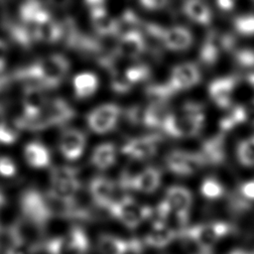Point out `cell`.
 Returning a JSON list of instances; mask_svg holds the SVG:
<instances>
[{"label":"cell","instance_id":"obj_1","mask_svg":"<svg viewBox=\"0 0 254 254\" xmlns=\"http://www.w3.org/2000/svg\"><path fill=\"white\" fill-rule=\"evenodd\" d=\"M69 70L68 60L60 54H53L17 70L13 77L34 80L44 88L59 86Z\"/></svg>","mask_w":254,"mask_h":254},{"label":"cell","instance_id":"obj_2","mask_svg":"<svg viewBox=\"0 0 254 254\" xmlns=\"http://www.w3.org/2000/svg\"><path fill=\"white\" fill-rule=\"evenodd\" d=\"M204 120L202 104L189 101L184 103L178 111H171L161 128L174 138H190L200 132Z\"/></svg>","mask_w":254,"mask_h":254},{"label":"cell","instance_id":"obj_3","mask_svg":"<svg viewBox=\"0 0 254 254\" xmlns=\"http://www.w3.org/2000/svg\"><path fill=\"white\" fill-rule=\"evenodd\" d=\"M75 116L74 109L64 99L57 97L48 99L43 109L33 115H22L15 120L16 125L21 129L29 131H40L53 126L63 125Z\"/></svg>","mask_w":254,"mask_h":254},{"label":"cell","instance_id":"obj_4","mask_svg":"<svg viewBox=\"0 0 254 254\" xmlns=\"http://www.w3.org/2000/svg\"><path fill=\"white\" fill-rule=\"evenodd\" d=\"M107 208L113 217L130 229H134L142 222V220L153 214V209L151 207L140 206L128 195L119 200H113Z\"/></svg>","mask_w":254,"mask_h":254},{"label":"cell","instance_id":"obj_5","mask_svg":"<svg viewBox=\"0 0 254 254\" xmlns=\"http://www.w3.org/2000/svg\"><path fill=\"white\" fill-rule=\"evenodd\" d=\"M230 226L224 222H212L183 228L180 235L197 244L199 249L211 250V247L230 231Z\"/></svg>","mask_w":254,"mask_h":254},{"label":"cell","instance_id":"obj_6","mask_svg":"<svg viewBox=\"0 0 254 254\" xmlns=\"http://www.w3.org/2000/svg\"><path fill=\"white\" fill-rule=\"evenodd\" d=\"M235 47V38L230 34H220L212 31L207 34L202 42L198 57L205 65H213L217 63L222 52L232 51Z\"/></svg>","mask_w":254,"mask_h":254},{"label":"cell","instance_id":"obj_7","mask_svg":"<svg viewBox=\"0 0 254 254\" xmlns=\"http://www.w3.org/2000/svg\"><path fill=\"white\" fill-rule=\"evenodd\" d=\"M20 207L24 217L43 227L53 217L45 194L36 190H28L22 194Z\"/></svg>","mask_w":254,"mask_h":254},{"label":"cell","instance_id":"obj_8","mask_svg":"<svg viewBox=\"0 0 254 254\" xmlns=\"http://www.w3.org/2000/svg\"><path fill=\"white\" fill-rule=\"evenodd\" d=\"M121 115L117 104L105 103L92 109L86 116L88 128L96 134H104L113 130Z\"/></svg>","mask_w":254,"mask_h":254},{"label":"cell","instance_id":"obj_9","mask_svg":"<svg viewBox=\"0 0 254 254\" xmlns=\"http://www.w3.org/2000/svg\"><path fill=\"white\" fill-rule=\"evenodd\" d=\"M166 165L176 175L190 176L204 166L205 163L199 153L175 150L167 155Z\"/></svg>","mask_w":254,"mask_h":254},{"label":"cell","instance_id":"obj_10","mask_svg":"<svg viewBox=\"0 0 254 254\" xmlns=\"http://www.w3.org/2000/svg\"><path fill=\"white\" fill-rule=\"evenodd\" d=\"M200 78L201 73L195 64L182 63L172 68L168 82L178 93L195 86Z\"/></svg>","mask_w":254,"mask_h":254},{"label":"cell","instance_id":"obj_11","mask_svg":"<svg viewBox=\"0 0 254 254\" xmlns=\"http://www.w3.org/2000/svg\"><path fill=\"white\" fill-rule=\"evenodd\" d=\"M162 137L158 134H150L136 137L127 141L121 152L134 160H145L153 157L158 150Z\"/></svg>","mask_w":254,"mask_h":254},{"label":"cell","instance_id":"obj_12","mask_svg":"<svg viewBox=\"0 0 254 254\" xmlns=\"http://www.w3.org/2000/svg\"><path fill=\"white\" fill-rule=\"evenodd\" d=\"M43 226L29 220L26 217L17 219L9 228L12 241L24 242L37 248L42 246Z\"/></svg>","mask_w":254,"mask_h":254},{"label":"cell","instance_id":"obj_13","mask_svg":"<svg viewBox=\"0 0 254 254\" xmlns=\"http://www.w3.org/2000/svg\"><path fill=\"white\" fill-rule=\"evenodd\" d=\"M166 200L168 201L172 212L178 217L180 223L185 226L188 222L190 209L192 203V195L190 191L181 186L170 187L166 191Z\"/></svg>","mask_w":254,"mask_h":254},{"label":"cell","instance_id":"obj_14","mask_svg":"<svg viewBox=\"0 0 254 254\" xmlns=\"http://www.w3.org/2000/svg\"><path fill=\"white\" fill-rule=\"evenodd\" d=\"M237 78L234 75H226L212 80L208 84V95L216 106L227 109L231 106L232 93L237 85Z\"/></svg>","mask_w":254,"mask_h":254},{"label":"cell","instance_id":"obj_15","mask_svg":"<svg viewBox=\"0 0 254 254\" xmlns=\"http://www.w3.org/2000/svg\"><path fill=\"white\" fill-rule=\"evenodd\" d=\"M162 45L173 52H183L190 49L193 43L192 33L184 26L162 28Z\"/></svg>","mask_w":254,"mask_h":254},{"label":"cell","instance_id":"obj_16","mask_svg":"<svg viewBox=\"0 0 254 254\" xmlns=\"http://www.w3.org/2000/svg\"><path fill=\"white\" fill-rule=\"evenodd\" d=\"M147 49V42L142 31H135L118 37L115 53L123 59L136 60Z\"/></svg>","mask_w":254,"mask_h":254},{"label":"cell","instance_id":"obj_17","mask_svg":"<svg viewBox=\"0 0 254 254\" xmlns=\"http://www.w3.org/2000/svg\"><path fill=\"white\" fill-rule=\"evenodd\" d=\"M86 137L78 129L67 128L61 134L60 150L63 156L70 161L78 159L85 148Z\"/></svg>","mask_w":254,"mask_h":254},{"label":"cell","instance_id":"obj_18","mask_svg":"<svg viewBox=\"0 0 254 254\" xmlns=\"http://www.w3.org/2000/svg\"><path fill=\"white\" fill-rule=\"evenodd\" d=\"M44 89V87L36 83L25 86L22 101L24 116H33L43 109L48 101Z\"/></svg>","mask_w":254,"mask_h":254},{"label":"cell","instance_id":"obj_19","mask_svg":"<svg viewBox=\"0 0 254 254\" xmlns=\"http://www.w3.org/2000/svg\"><path fill=\"white\" fill-rule=\"evenodd\" d=\"M89 191L94 202L98 206L107 208L108 205L113 201L115 185L109 179L104 177H96L90 183Z\"/></svg>","mask_w":254,"mask_h":254},{"label":"cell","instance_id":"obj_20","mask_svg":"<svg viewBox=\"0 0 254 254\" xmlns=\"http://www.w3.org/2000/svg\"><path fill=\"white\" fill-rule=\"evenodd\" d=\"M19 14L21 22L31 27L52 17L48 9L40 0H26L20 6Z\"/></svg>","mask_w":254,"mask_h":254},{"label":"cell","instance_id":"obj_21","mask_svg":"<svg viewBox=\"0 0 254 254\" xmlns=\"http://www.w3.org/2000/svg\"><path fill=\"white\" fill-rule=\"evenodd\" d=\"M182 9L184 14L192 22L208 25L212 19V12L204 0H184Z\"/></svg>","mask_w":254,"mask_h":254},{"label":"cell","instance_id":"obj_22","mask_svg":"<svg viewBox=\"0 0 254 254\" xmlns=\"http://www.w3.org/2000/svg\"><path fill=\"white\" fill-rule=\"evenodd\" d=\"M160 183L161 172L154 167H147L135 176L132 183V190L151 193L158 189Z\"/></svg>","mask_w":254,"mask_h":254},{"label":"cell","instance_id":"obj_23","mask_svg":"<svg viewBox=\"0 0 254 254\" xmlns=\"http://www.w3.org/2000/svg\"><path fill=\"white\" fill-rule=\"evenodd\" d=\"M37 42L46 44H55L62 40L63 28L62 24L56 21L53 17L35 25L33 27Z\"/></svg>","mask_w":254,"mask_h":254},{"label":"cell","instance_id":"obj_24","mask_svg":"<svg viewBox=\"0 0 254 254\" xmlns=\"http://www.w3.org/2000/svg\"><path fill=\"white\" fill-rule=\"evenodd\" d=\"M171 113L168 102L165 101H151V103L144 107L143 125L155 128L162 127L166 118Z\"/></svg>","mask_w":254,"mask_h":254},{"label":"cell","instance_id":"obj_25","mask_svg":"<svg viewBox=\"0 0 254 254\" xmlns=\"http://www.w3.org/2000/svg\"><path fill=\"white\" fill-rule=\"evenodd\" d=\"M199 154L202 157L205 165L206 164L217 165L221 163L225 155L223 135L219 134L206 140L202 144Z\"/></svg>","mask_w":254,"mask_h":254},{"label":"cell","instance_id":"obj_26","mask_svg":"<svg viewBox=\"0 0 254 254\" xmlns=\"http://www.w3.org/2000/svg\"><path fill=\"white\" fill-rule=\"evenodd\" d=\"M99 85L98 78L93 72H80L74 75L72 87L74 95L78 99H85L92 96Z\"/></svg>","mask_w":254,"mask_h":254},{"label":"cell","instance_id":"obj_27","mask_svg":"<svg viewBox=\"0 0 254 254\" xmlns=\"http://www.w3.org/2000/svg\"><path fill=\"white\" fill-rule=\"evenodd\" d=\"M90 20L95 32L100 36H115L116 19H114L105 7L90 10Z\"/></svg>","mask_w":254,"mask_h":254},{"label":"cell","instance_id":"obj_28","mask_svg":"<svg viewBox=\"0 0 254 254\" xmlns=\"http://www.w3.org/2000/svg\"><path fill=\"white\" fill-rule=\"evenodd\" d=\"M177 237V232L166 226L162 221H156L153 229L146 235L144 241L147 245L162 248L170 244Z\"/></svg>","mask_w":254,"mask_h":254},{"label":"cell","instance_id":"obj_29","mask_svg":"<svg viewBox=\"0 0 254 254\" xmlns=\"http://www.w3.org/2000/svg\"><path fill=\"white\" fill-rule=\"evenodd\" d=\"M88 247L87 235L80 227H72L64 237V254H85Z\"/></svg>","mask_w":254,"mask_h":254},{"label":"cell","instance_id":"obj_30","mask_svg":"<svg viewBox=\"0 0 254 254\" xmlns=\"http://www.w3.org/2000/svg\"><path fill=\"white\" fill-rule=\"evenodd\" d=\"M24 156L26 162L34 168H44L50 164V152L40 142H30L25 146Z\"/></svg>","mask_w":254,"mask_h":254},{"label":"cell","instance_id":"obj_31","mask_svg":"<svg viewBox=\"0 0 254 254\" xmlns=\"http://www.w3.org/2000/svg\"><path fill=\"white\" fill-rule=\"evenodd\" d=\"M6 29L10 37L19 45L26 49H29L33 46L34 43L37 42L33 27L24 24V23H8L6 25Z\"/></svg>","mask_w":254,"mask_h":254},{"label":"cell","instance_id":"obj_32","mask_svg":"<svg viewBox=\"0 0 254 254\" xmlns=\"http://www.w3.org/2000/svg\"><path fill=\"white\" fill-rule=\"evenodd\" d=\"M116 159V149L112 143H102L95 147L91 156L92 164L99 170H106Z\"/></svg>","mask_w":254,"mask_h":254},{"label":"cell","instance_id":"obj_33","mask_svg":"<svg viewBox=\"0 0 254 254\" xmlns=\"http://www.w3.org/2000/svg\"><path fill=\"white\" fill-rule=\"evenodd\" d=\"M97 247L101 254H126L129 250V243L121 238L103 234L98 238Z\"/></svg>","mask_w":254,"mask_h":254},{"label":"cell","instance_id":"obj_34","mask_svg":"<svg viewBox=\"0 0 254 254\" xmlns=\"http://www.w3.org/2000/svg\"><path fill=\"white\" fill-rule=\"evenodd\" d=\"M246 122L245 109L243 105H231L219 121L221 132H228L237 125Z\"/></svg>","mask_w":254,"mask_h":254},{"label":"cell","instance_id":"obj_35","mask_svg":"<svg viewBox=\"0 0 254 254\" xmlns=\"http://www.w3.org/2000/svg\"><path fill=\"white\" fill-rule=\"evenodd\" d=\"M80 187L81 184L79 180L75 178L62 182H51V188L49 191L59 197L72 200L74 199L77 191L80 190Z\"/></svg>","mask_w":254,"mask_h":254},{"label":"cell","instance_id":"obj_36","mask_svg":"<svg viewBox=\"0 0 254 254\" xmlns=\"http://www.w3.org/2000/svg\"><path fill=\"white\" fill-rule=\"evenodd\" d=\"M142 24L139 17L132 10H126L116 19L115 36L120 37L131 32L141 31Z\"/></svg>","mask_w":254,"mask_h":254},{"label":"cell","instance_id":"obj_37","mask_svg":"<svg viewBox=\"0 0 254 254\" xmlns=\"http://www.w3.org/2000/svg\"><path fill=\"white\" fill-rule=\"evenodd\" d=\"M176 93L177 92L173 89L168 81L165 83L150 84L146 88V94L151 99V101L168 102V100Z\"/></svg>","mask_w":254,"mask_h":254},{"label":"cell","instance_id":"obj_38","mask_svg":"<svg viewBox=\"0 0 254 254\" xmlns=\"http://www.w3.org/2000/svg\"><path fill=\"white\" fill-rule=\"evenodd\" d=\"M237 158L246 167H254V135L242 140L237 146Z\"/></svg>","mask_w":254,"mask_h":254},{"label":"cell","instance_id":"obj_39","mask_svg":"<svg viewBox=\"0 0 254 254\" xmlns=\"http://www.w3.org/2000/svg\"><path fill=\"white\" fill-rule=\"evenodd\" d=\"M110 86L111 89L119 94L127 93L131 90L133 84L130 82V80L127 78L124 70L116 69L112 72H110Z\"/></svg>","mask_w":254,"mask_h":254},{"label":"cell","instance_id":"obj_40","mask_svg":"<svg viewBox=\"0 0 254 254\" xmlns=\"http://www.w3.org/2000/svg\"><path fill=\"white\" fill-rule=\"evenodd\" d=\"M124 72L130 82L135 85L146 80L151 75V68L145 64H135L125 68Z\"/></svg>","mask_w":254,"mask_h":254},{"label":"cell","instance_id":"obj_41","mask_svg":"<svg viewBox=\"0 0 254 254\" xmlns=\"http://www.w3.org/2000/svg\"><path fill=\"white\" fill-rule=\"evenodd\" d=\"M235 31L245 37L254 36V14H244L237 16L233 20Z\"/></svg>","mask_w":254,"mask_h":254},{"label":"cell","instance_id":"obj_42","mask_svg":"<svg viewBox=\"0 0 254 254\" xmlns=\"http://www.w3.org/2000/svg\"><path fill=\"white\" fill-rule=\"evenodd\" d=\"M200 192L204 197L208 199H215L223 194L224 189L215 179L207 178L202 182L200 186Z\"/></svg>","mask_w":254,"mask_h":254},{"label":"cell","instance_id":"obj_43","mask_svg":"<svg viewBox=\"0 0 254 254\" xmlns=\"http://www.w3.org/2000/svg\"><path fill=\"white\" fill-rule=\"evenodd\" d=\"M233 59L237 65L242 68L254 69V50L243 48L233 52Z\"/></svg>","mask_w":254,"mask_h":254},{"label":"cell","instance_id":"obj_44","mask_svg":"<svg viewBox=\"0 0 254 254\" xmlns=\"http://www.w3.org/2000/svg\"><path fill=\"white\" fill-rule=\"evenodd\" d=\"M19 127L16 123L0 122V143L10 145L17 141L19 137Z\"/></svg>","mask_w":254,"mask_h":254},{"label":"cell","instance_id":"obj_45","mask_svg":"<svg viewBox=\"0 0 254 254\" xmlns=\"http://www.w3.org/2000/svg\"><path fill=\"white\" fill-rule=\"evenodd\" d=\"M78 170L73 167L62 166V167H54L50 173L51 182H62L66 180H71L77 178Z\"/></svg>","mask_w":254,"mask_h":254},{"label":"cell","instance_id":"obj_46","mask_svg":"<svg viewBox=\"0 0 254 254\" xmlns=\"http://www.w3.org/2000/svg\"><path fill=\"white\" fill-rule=\"evenodd\" d=\"M39 248L24 243L12 241V244L7 248L5 254H35Z\"/></svg>","mask_w":254,"mask_h":254},{"label":"cell","instance_id":"obj_47","mask_svg":"<svg viewBox=\"0 0 254 254\" xmlns=\"http://www.w3.org/2000/svg\"><path fill=\"white\" fill-rule=\"evenodd\" d=\"M143 113H144V107L136 105L129 107L126 110L125 116L129 122L132 124H137V125H143Z\"/></svg>","mask_w":254,"mask_h":254},{"label":"cell","instance_id":"obj_48","mask_svg":"<svg viewBox=\"0 0 254 254\" xmlns=\"http://www.w3.org/2000/svg\"><path fill=\"white\" fill-rule=\"evenodd\" d=\"M16 165L10 159L6 156L0 157V175L3 177H12L16 174Z\"/></svg>","mask_w":254,"mask_h":254},{"label":"cell","instance_id":"obj_49","mask_svg":"<svg viewBox=\"0 0 254 254\" xmlns=\"http://www.w3.org/2000/svg\"><path fill=\"white\" fill-rule=\"evenodd\" d=\"M139 2L145 9L157 11L165 8L168 5L169 0H139Z\"/></svg>","mask_w":254,"mask_h":254},{"label":"cell","instance_id":"obj_50","mask_svg":"<svg viewBox=\"0 0 254 254\" xmlns=\"http://www.w3.org/2000/svg\"><path fill=\"white\" fill-rule=\"evenodd\" d=\"M240 193L242 197L254 200V180L242 184L240 187Z\"/></svg>","mask_w":254,"mask_h":254},{"label":"cell","instance_id":"obj_51","mask_svg":"<svg viewBox=\"0 0 254 254\" xmlns=\"http://www.w3.org/2000/svg\"><path fill=\"white\" fill-rule=\"evenodd\" d=\"M8 59V48L6 44L0 40V72L3 71L7 64Z\"/></svg>","mask_w":254,"mask_h":254},{"label":"cell","instance_id":"obj_52","mask_svg":"<svg viewBox=\"0 0 254 254\" xmlns=\"http://www.w3.org/2000/svg\"><path fill=\"white\" fill-rule=\"evenodd\" d=\"M236 1L237 0H216V5L220 10L228 12L235 7Z\"/></svg>","mask_w":254,"mask_h":254},{"label":"cell","instance_id":"obj_53","mask_svg":"<svg viewBox=\"0 0 254 254\" xmlns=\"http://www.w3.org/2000/svg\"><path fill=\"white\" fill-rule=\"evenodd\" d=\"M244 109H245L246 122L254 125V99L248 102L247 105L244 106Z\"/></svg>","mask_w":254,"mask_h":254},{"label":"cell","instance_id":"obj_54","mask_svg":"<svg viewBox=\"0 0 254 254\" xmlns=\"http://www.w3.org/2000/svg\"><path fill=\"white\" fill-rule=\"evenodd\" d=\"M84 2L89 8V11L93 9L105 7V0H84Z\"/></svg>","mask_w":254,"mask_h":254},{"label":"cell","instance_id":"obj_55","mask_svg":"<svg viewBox=\"0 0 254 254\" xmlns=\"http://www.w3.org/2000/svg\"><path fill=\"white\" fill-rule=\"evenodd\" d=\"M48 1L52 6L60 9L67 7L71 2V0H48Z\"/></svg>","mask_w":254,"mask_h":254},{"label":"cell","instance_id":"obj_56","mask_svg":"<svg viewBox=\"0 0 254 254\" xmlns=\"http://www.w3.org/2000/svg\"><path fill=\"white\" fill-rule=\"evenodd\" d=\"M246 81H247V83H248L252 88H254V71H252V72H250V73L247 74V76H246Z\"/></svg>","mask_w":254,"mask_h":254},{"label":"cell","instance_id":"obj_57","mask_svg":"<svg viewBox=\"0 0 254 254\" xmlns=\"http://www.w3.org/2000/svg\"><path fill=\"white\" fill-rule=\"evenodd\" d=\"M229 254H253V252H249L242 249H235V250H232Z\"/></svg>","mask_w":254,"mask_h":254},{"label":"cell","instance_id":"obj_58","mask_svg":"<svg viewBox=\"0 0 254 254\" xmlns=\"http://www.w3.org/2000/svg\"><path fill=\"white\" fill-rule=\"evenodd\" d=\"M198 254H211V250H202V249H199Z\"/></svg>","mask_w":254,"mask_h":254},{"label":"cell","instance_id":"obj_59","mask_svg":"<svg viewBox=\"0 0 254 254\" xmlns=\"http://www.w3.org/2000/svg\"><path fill=\"white\" fill-rule=\"evenodd\" d=\"M0 228H1V225H0Z\"/></svg>","mask_w":254,"mask_h":254},{"label":"cell","instance_id":"obj_60","mask_svg":"<svg viewBox=\"0 0 254 254\" xmlns=\"http://www.w3.org/2000/svg\"><path fill=\"white\" fill-rule=\"evenodd\" d=\"M253 254H254V252H253Z\"/></svg>","mask_w":254,"mask_h":254},{"label":"cell","instance_id":"obj_61","mask_svg":"<svg viewBox=\"0 0 254 254\" xmlns=\"http://www.w3.org/2000/svg\"><path fill=\"white\" fill-rule=\"evenodd\" d=\"M252 1H254V0H252Z\"/></svg>","mask_w":254,"mask_h":254}]
</instances>
